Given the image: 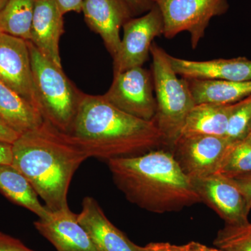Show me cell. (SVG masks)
<instances>
[{
    "label": "cell",
    "mask_w": 251,
    "mask_h": 251,
    "mask_svg": "<svg viewBox=\"0 0 251 251\" xmlns=\"http://www.w3.org/2000/svg\"><path fill=\"white\" fill-rule=\"evenodd\" d=\"M115 186L141 209L179 212L201 202L192 181L183 173L171 150H152L139 156L107 162Z\"/></svg>",
    "instance_id": "3"
},
{
    "label": "cell",
    "mask_w": 251,
    "mask_h": 251,
    "mask_svg": "<svg viewBox=\"0 0 251 251\" xmlns=\"http://www.w3.org/2000/svg\"><path fill=\"white\" fill-rule=\"evenodd\" d=\"M63 14L69 12L80 13L82 11L84 0H55Z\"/></svg>",
    "instance_id": "30"
},
{
    "label": "cell",
    "mask_w": 251,
    "mask_h": 251,
    "mask_svg": "<svg viewBox=\"0 0 251 251\" xmlns=\"http://www.w3.org/2000/svg\"><path fill=\"white\" fill-rule=\"evenodd\" d=\"M88 158L68 133L44 120L20 135L12 145V163L28 180L50 211L67 207L75 172Z\"/></svg>",
    "instance_id": "1"
},
{
    "label": "cell",
    "mask_w": 251,
    "mask_h": 251,
    "mask_svg": "<svg viewBox=\"0 0 251 251\" xmlns=\"http://www.w3.org/2000/svg\"><path fill=\"white\" fill-rule=\"evenodd\" d=\"M151 72L143 67L132 68L114 75L103 97L122 111L145 121H153L156 112Z\"/></svg>",
    "instance_id": "7"
},
{
    "label": "cell",
    "mask_w": 251,
    "mask_h": 251,
    "mask_svg": "<svg viewBox=\"0 0 251 251\" xmlns=\"http://www.w3.org/2000/svg\"><path fill=\"white\" fill-rule=\"evenodd\" d=\"M186 80L196 104L229 105L251 95V80Z\"/></svg>",
    "instance_id": "20"
},
{
    "label": "cell",
    "mask_w": 251,
    "mask_h": 251,
    "mask_svg": "<svg viewBox=\"0 0 251 251\" xmlns=\"http://www.w3.org/2000/svg\"><path fill=\"white\" fill-rule=\"evenodd\" d=\"M133 16L145 14L153 7V0H125Z\"/></svg>",
    "instance_id": "28"
},
{
    "label": "cell",
    "mask_w": 251,
    "mask_h": 251,
    "mask_svg": "<svg viewBox=\"0 0 251 251\" xmlns=\"http://www.w3.org/2000/svg\"><path fill=\"white\" fill-rule=\"evenodd\" d=\"M63 16L55 0H36L29 41L59 67H62L59 46L64 33Z\"/></svg>",
    "instance_id": "14"
},
{
    "label": "cell",
    "mask_w": 251,
    "mask_h": 251,
    "mask_svg": "<svg viewBox=\"0 0 251 251\" xmlns=\"http://www.w3.org/2000/svg\"><path fill=\"white\" fill-rule=\"evenodd\" d=\"M214 246L224 251H251V223L229 226L220 229Z\"/></svg>",
    "instance_id": "23"
},
{
    "label": "cell",
    "mask_w": 251,
    "mask_h": 251,
    "mask_svg": "<svg viewBox=\"0 0 251 251\" xmlns=\"http://www.w3.org/2000/svg\"><path fill=\"white\" fill-rule=\"evenodd\" d=\"M87 25L103 39L112 58L121 44L120 29L133 15L125 0H84L82 6Z\"/></svg>",
    "instance_id": "12"
},
{
    "label": "cell",
    "mask_w": 251,
    "mask_h": 251,
    "mask_svg": "<svg viewBox=\"0 0 251 251\" xmlns=\"http://www.w3.org/2000/svg\"><path fill=\"white\" fill-rule=\"evenodd\" d=\"M251 173V138L232 142L227 147L215 174L233 179Z\"/></svg>",
    "instance_id": "22"
},
{
    "label": "cell",
    "mask_w": 251,
    "mask_h": 251,
    "mask_svg": "<svg viewBox=\"0 0 251 251\" xmlns=\"http://www.w3.org/2000/svg\"><path fill=\"white\" fill-rule=\"evenodd\" d=\"M0 82L38 109L27 41L0 33Z\"/></svg>",
    "instance_id": "11"
},
{
    "label": "cell",
    "mask_w": 251,
    "mask_h": 251,
    "mask_svg": "<svg viewBox=\"0 0 251 251\" xmlns=\"http://www.w3.org/2000/svg\"><path fill=\"white\" fill-rule=\"evenodd\" d=\"M234 104H196L188 115L181 135L225 137Z\"/></svg>",
    "instance_id": "17"
},
{
    "label": "cell",
    "mask_w": 251,
    "mask_h": 251,
    "mask_svg": "<svg viewBox=\"0 0 251 251\" xmlns=\"http://www.w3.org/2000/svg\"><path fill=\"white\" fill-rule=\"evenodd\" d=\"M36 105L43 118L57 129L69 133L84 93L63 72L27 41Z\"/></svg>",
    "instance_id": "5"
},
{
    "label": "cell",
    "mask_w": 251,
    "mask_h": 251,
    "mask_svg": "<svg viewBox=\"0 0 251 251\" xmlns=\"http://www.w3.org/2000/svg\"><path fill=\"white\" fill-rule=\"evenodd\" d=\"M150 54L156 100V115L152 122L163 135L166 148L171 150L181 136L188 114L196 104L187 81L179 78L173 70L169 54L154 41Z\"/></svg>",
    "instance_id": "4"
},
{
    "label": "cell",
    "mask_w": 251,
    "mask_h": 251,
    "mask_svg": "<svg viewBox=\"0 0 251 251\" xmlns=\"http://www.w3.org/2000/svg\"><path fill=\"white\" fill-rule=\"evenodd\" d=\"M36 0H9L0 11V33L30 41Z\"/></svg>",
    "instance_id": "21"
},
{
    "label": "cell",
    "mask_w": 251,
    "mask_h": 251,
    "mask_svg": "<svg viewBox=\"0 0 251 251\" xmlns=\"http://www.w3.org/2000/svg\"><path fill=\"white\" fill-rule=\"evenodd\" d=\"M120 49L113 57L114 75L143 67L148 60L153 39L163 35V16L156 4L143 16L131 18L123 25Z\"/></svg>",
    "instance_id": "8"
},
{
    "label": "cell",
    "mask_w": 251,
    "mask_h": 251,
    "mask_svg": "<svg viewBox=\"0 0 251 251\" xmlns=\"http://www.w3.org/2000/svg\"><path fill=\"white\" fill-rule=\"evenodd\" d=\"M225 251L222 249H220L219 248H211L206 247L205 245L200 244L197 242L196 247H195L194 251Z\"/></svg>",
    "instance_id": "32"
},
{
    "label": "cell",
    "mask_w": 251,
    "mask_h": 251,
    "mask_svg": "<svg viewBox=\"0 0 251 251\" xmlns=\"http://www.w3.org/2000/svg\"><path fill=\"white\" fill-rule=\"evenodd\" d=\"M251 128V95L234 104L226 137L230 142L247 138Z\"/></svg>",
    "instance_id": "24"
},
{
    "label": "cell",
    "mask_w": 251,
    "mask_h": 251,
    "mask_svg": "<svg viewBox=\"0 0 251 251\" xmlns=\"http://www.w3.org/2000/svg\"><path fill=\"white\" fill-rule=\"evenodd\" d=\"M19 133L0 120V142L13 145L20 136Z\"/></svg>",
    "instance_id": "29"
},
{
    "label": "cell",
    "mask_w": 251,
    "mask_h": 251,
    "mask_svg": "<svg viewBox=\"0 0 251 251\" xmlns=\"http://www.w3.org/2000/svg\"><path fill=\"white\" fill-rule=\"evenodd\" d=\"M9 0H0V11L4 7L5 5L8 2Z\"/></svg>",
    "instance_id": "33"
},
{
    "label": "cell",
    "mask_w": 251,
    "mask_h": 251,
    "mask_svg": "<svg viewBox=\"0 0 251 251\" xmlns=\"http://www.w3.org/2000/svg\"><path fill=\"white\" fill-rule=\"evenodd\" d=\"M225 251H234V250H227Z\"/></svg>",
    "instance_id": "35"
},
{
    "label": "cell",
    "mask_w": 251,
    "mask_h": 251,
    "mask_svg": "<svg viewBox=\"0 0 251 251\" xmlns=\"http://www.w3.org/2000/svg\"><path fill=\"white\" fill-rule=\"evenodd\" d=\"M12 163V145L0 142V164Z\"/></svg>",
    "instance_id": "31"
},
{
    "label": "cell",
    "mask_w": 251,
    "mask_h": 251,
    "mask_svg": "<svg viewBox=\"0 0 251 251\" xmlns=\"http://www.w3.org/2000/svg\"><path fill=\"white\" fill-rule=\"evenodd\" d=\"M0 192L11 202L45 219L50 211L41 204L29 180L11 164H0Z\"/></svg>",
    "instance_id": "19"
},
{
    "label": "cell",
    "mask_w": 251,
    "mask_h": 251,
    "mask_svg": "<svg viewBox=\"0 0 251 251\" xmlns=\"http://www.w3.org/2000/svg\"><path fill=\"white\" fill-rule=\"evenodd\" d=\"M0 251H34L19 239L0 232Z\"/></svg>",
    "instance_id": "26"
},
{
    "label": "cell",
    "mask_w": 251,
    "mask_h": 251,
    "mask_svg": "<svg viewBox=\"0 0 251 251\" xmlns=\"http://www.w3.org/2000/svg\"><path fill=\"white\" fill-rule=\"evenodd\" d=\"M0 120L19 134L37 128L44 121L38 109L1 82Z\"/></svg>",
    "instance_id": "18"
},
{
    "label": "cell",
    "mask_w": 251,
    "mask_h": 251,
    "mask_svg": "<svg viewBox=\"0 0 251 251\" xmlns=\"http://www.w3.org/2000/svg\"><path fill=\"white\" fill-rule=\"evenodd\" d=\"M248 136L251 137V130H250V133H249V134L248 135Z\"/></svg>",
    "instance_id": "34"
},
{
    "label": "cell",
    "mask_w": 251,
    "mask_h": 251,
    "mask_svg": "<svg viewBox=\"0 0 251 251\" xmlns=\"http://www.w3.org/2000/svg\"><path fill=\"white\" fill-rule=\"evenodd\" d=\"M77 221L87 231L97 251H139L138 246L109 221L93 198H84Z\"/></svg>",
    "instance_id": "15"
},
{
    "label": "cell",
    "mask_w": 251,
    "mask_h": 251,
    "mask_svg": "<svg viewBox=\"0 0 251 251\" xmlns=\"http://www.w3.org/2000/svg\"><path fill=\"white\" fill-rule=\"evenodd\" d=\"M231 143L226 137L181 135L171 151L181 171L193 181L215 174Z\"/></svg>",
    "instance_id": "9"
},
{
    "label": "cell",
    "mask_w": 251,
    "mask_h": 251,
    "mask_svg": "<svg viewBox=\"0 0 251 251\" xmlns=\"http://www.w3.org/2000/svg\"><path fill=\"white\" fill-rule=\"evenodd\" d=\"M161 11L164 23L163 36L172 39L182 31L190 35L196 49L204 38L213 18L222 16L229 9L227 0H153Z\"/></svg>",
    "instance_id": "6"
},
{
    "label": "cell",
    "mask_w": 251,
    "mask_h": 251,
    "mask_svg": "<svg viewBox=\"0 0 251 251\" xmlns=\"http://www.w3.org/2000/svg\"><path fill=\"white\" fill-rule=\"evenodd\" d=\"M192 182L201 202L215 211L226 225L239 226L249 222L251 206L232 179L214 174Z\"/></svg>",
    "instance_id": "10"
},
{
    "label": "cell",
    "mask_w": 251,
    "mask_h": 251,
    "mask_svg": "<svg viewBox=\"0 0 251 251\" xmlns=\"http://www.w3.org/2000/svg\"><path fill=\"white\" fill-rule=\"evenodd\" d=\"M34 226L57 251H97L87 231L77 221V214L69 206L50 211L48 218L38 220Z\"/></svg>",
    "instance_id": "13"
},
{
    "label": "cell",
    "mask_w": 251,
    "mask_h": 251,
    "mask_svg": "<svg viewBox=\"0 0 251 251\" xmlns=\"http://www.w3.org/2000/svg\"><path fill=\"white\" fill-rule=\"evenodd\" d=\"M68 134L88 158L106 162L166 148L163 135L152 121L122 111L103 95L84 94Z\"/></svg>",
    "instance_id": "2"
},
{
    "label": "cell",
    "mask_w": 251,
    "mask_h": 251,
    "mask_svg": "<svg viewBox=\"0 0 251 251\" xmlns=\"http://www.w3.org/2000/svg\"><path fill=\"white\" fill-rule=\"evenodd\" d=\"M173 70L186 79L229 81L251 80V60L245 57L208 61L187 60L169 54Z\"/></svg>",
    "instance_id": "16"
},
{
    "label": "cell",
    "mask_w": 251,
    "mask_h": 251,
    "mask_svg": "<svg viewBox=\"0 0 251 251\" xmlns=\"http://www.w3.org/2000/svg\"><path fill=\"white\" fill-rule=\"evenodd\" d=\"M232 179L244 195L251 208V173L237 176Z\"/></svg>",
    "instance_id": "27"
},
{
    "label": "cell",
    "mask_w": 251,
    "mask_h": 251,
    "mask_svg": "<svg viewBox=\"0 0 251 251\" xmlns=\"http://www.w3.org/2000/svg\"><path fill=\"white\" fill-rule=\"evenodd\" d=\"M197 242H191L185 245L177 246L170 243H150L145 247H139V251H193Z\"/></svg>",
    "instance_id": "25"
}]
</instances>
